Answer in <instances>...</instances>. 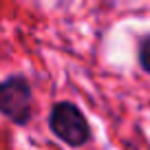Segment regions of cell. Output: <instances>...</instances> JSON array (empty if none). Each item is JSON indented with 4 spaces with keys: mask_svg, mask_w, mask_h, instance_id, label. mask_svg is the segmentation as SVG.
Returning a JSON list of instances; mask_svg holds the SVG:
<instances>
[{
    "mask_svg": "<svg viewBox=\"0 0 150 150\" xmlns=\"http://www.w3.org/2000/svg\"><path fill=\"white\" fill-rule=\"evenodd\" d=\"M51 130L57 139H62L69 146H82L91 139V126L86 122L84 112L71 102H60L53 106L51 117Z\"/></svg>",
    "mask_w": 150,
    "mask_h": 150,
    "instance_id": "cell-1",
    "label": "cell"
},
{
    "mask_svg": "<svg viewBox=\"0 0 150 150\" xmlns=\"http://www.w3.org/2000/svg\"><path fill=\"white\" fill-rule=\"evenodd\" d=\"M0 112L16 124H27L31 117V86L24 77L13 75L0 82Z\"/></svg>",
    "mask_w": 150,
    "mask_h": 150,
    "instance_id": "cell-2",
    "label": "cell"
},
{
    "mask_svg": "<svg viewBox=\"0 0 150 150\" xmlns=\"http://www.w3.org/2000/svg\"><path fill=\"white\" fill-rule=\"evenodd\" d=\"M139 62H141L146 73H150V35L144 38L139 44Z\"/></svg>",
    "mask_w": 150,
    "mask_h": 150,
    "instance_id": "cell-3",
    "label": "cell"
}]
</instances>
